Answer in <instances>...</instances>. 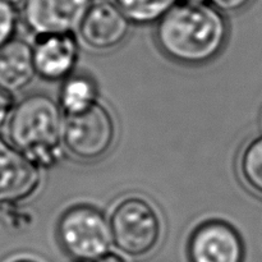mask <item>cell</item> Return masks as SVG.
<instances>
[{
  "label": "cell",
  "mask_w": 262,
  "mask_h": 262,
  "mask_svg": "<svg viewBox=\"0 0 262 262\" xmlns=\"http://www.w3.org/2000/svg\"><path fill=\"white\" fill-rule=\"evenodd\" d=\"M227 18L210 3L177 2L156 22L159 50L171 61L202 66L220 55L228 40Z\"/></svg>",
  "instance_id": "obj_1"
},
{
  "label": "cell",
  "mask_w": 262,
  "mask_h": 262,
  "mask_svg": "<svg viewBox=\"0 0 262 262\" xmlns=\"http://www.w3.org/2000/svg\"><path fill=\"white\" fill-rule=\"evenodd\" d=\"M64 113L58 100L42 92L30 94L14 105L8 122L9 140L40 169H50L66 152Z\"/></svg>",
  "instance_id": "obj_2"
},
{
  "label": "cell",
  "mask_w": 262,
  "mask_h": 262,
  "mask_svg": "<svg viewBox=\"0 0 262 262\" xmlns=\"http://www.w3.org/2000/svg\"><path fill=\"white\" fill-rule=\"evenodd\" d=\"M113 245L124 256L150 255L163 237V219L150 200L129 194L114 205L109 215Z\"/></svg>",
  "instance_id": "obj_3"
},
{
  "label": "cell",
  "mask_w": 262,
  "mask_h": 262,
  "mask_svg": "<svg viewBox=\"0 0 262 262\" xmlns=\"http://www.w3.org/2000/svg\"><path fill=\"white\" fill-rule=\"evenodd\" d=\"M56 237L61 250L74 261L95 262L113 245L109 217L90 205H76L64 211Z\"/></svg>",
  "instance_id": "obj_4"
},
{
  "label": "cell",
  "mask_w": 262,
  "mask_h": 262,
  "mask_svg": "<svg viewBox=\"0 0 262 262\" xmlns=\"http://www.w3.org/2000/svg\"><path fill=\"white\" fill-rule=\"evenodd\" d=\"M117 140V127L110 110L97 101L77 114H64V150L74 160L92 163L110 152Z\"/></svg>",
  "instance_id": "obj_5"
},
{
  "label": "cell",
  "mask_w": 262,
  "mask_h": 262,
  "mask_svg": "<svg viewBox=\"0 0 262 262\" xmlns=\"http://www.w3.org/2000/svg\"><path fill=\"white\" fill-rule=\"evenodd\" d=\"M94 0H23V23L31 33L40 37L78 31Z\"/></svg>",
  "instance_id": "obj_6"
},
{
  "label": "cell",
  "mask_w": 262,
  "mask_h": 262,
  "mask_svg": "<svg viewBox=\"0 0 262 262\" xmlns=\"http://www.w3.org/2000/svg\"><path fill=\"white\" fill-rule=\"evenodd\" d=\"M189 262H243L245 243L234 227L223 220L197 225L187 245Z\"/></svg>",
  "instance_id": "obj_7"
},
{
  "label": "cell",
  "mask_w": 262,
  "mask_h": 262,
  "mask_svg": "<svg viewBox=\"0 0 262 262\" xmlns=\"http://www.w3.org/2000/svg\"><path fill=\"white\" fill-rule=\"evenodd\" d=\"M130 30V20L110 0L92 2L78 28L82 42L94 51H110L122 45Z\"/></svg>",
  "instance_id": "obj_8"
},
{
  "label": "cell",
  "mask_w": 262,
  "mask_h": 262,
  "mask_svg": "<svg viewBox=\"0 0 262 262\" xmlns=\"http://www.w3.org/2000/svg\"><path fill=\"white\" fill-rule=\"evenodd\" d=\"M40 184V168L12 142L0 137V206L26 201Z\"/></svg>",
  "instance_id": "obj_9"
},
{
  "label": "cell",
  "mask_w": 262,
  "mask_h": 262,
  "mask_svg": "<svg viewBox=\"0 0 262 262\" xmlns=\"http://www.w3.org/2000/svg\"><path fill=\"white\" fill-rule=\"evenodd\" d=\"M78 56V41L74 33L40 36L33 46L36 73L50 82L64 81L73 74Z\"/></svg>",
  "instance_id": "obj_10"
},
{
  "label": "cell",
  "mask_w": 262,
  "mask_h": 262,
  "mask_svg": "<svg viewBox=\"0 0 262 262\" xmlns=\"http://www.w3.org/2000/svg\"><path fill=\"white\" fill-rule=\"evenodd\" d=\"M37 76L33 60V46L20 38H13L0 48V87L9 92L22 91Z\"/></svg>",
  "instance_id": "obj_11"
},
{
  "label": "cell",
  "mask_w": 262,
  "mask_h": 262,
  "mask_svg": "<svg viewBox=\"0 0 262 262\" xmlns=\"http://www.w3.org/2000/svg\"><path fill=\"white\" fill-rule=\"evenodd\" d=\"M58 101L64 114H77L90 109L99 101L94 79L87 74H71L64 79Z\"/></svg>",
  "instance_id": "obj_12"
},
{
  "label": "cell",
  "mask_w": 262,
  "mask_h": 262,
  "mask_svg": "<svg viewBox=\"0 0 262 262\" xmlns=\"http://www.w3.org/2000/svg\"><path fill=\"white\" fill-rule=\"evenodd\" d=\"M130 23L151 25L156 23L178 0H113Z\"/></svg>",
  "instance_id": "obj_13"
},
{
  "label": "cell",
  "mask_w": 262,
  "mask_h": 262,
  "mask_svg": "<svg viewBox=\"0 0 262 262\" xmlns=\"http://www.w3.org/2000/svg\"><path fill=\"white\" fill-rule=\"evenodd\" d=\"M238 166L248 188L262 197V135L252 138L243 147Z\"/></svg>",
  "instance_id": "obj_14"
},
{
  "label": "cell",
  "mask_w": 262,
  "mask_h": 262,
  "mask_svg": "<svg viewBox=\"0 0 262 262\" xmlns=\"http://www.w3.org/2000/svg\"><path fill=\"white\" fill-rule=\"evenodd\" d=\"M19 17L17 3L13 0H0V48L14 38Z\"/></svg>",
  "instance_id": "obj_15"
},
{
  "label": "cell",
  "mask_w": 262,
  "mask_h": 262,
  "mask_svg": "<svg viewBox=\"0 0 262 262\" xmlns=\"http://www.w3.org/2000/svg\"><path fill=\"white\" fill-rule=\"evenodd\" d=\"M13 109H14V100L12 92L0 87V129L9 122Z\"/></svg>",
  "instance_id": "obj_16"
},
{
  "label": "cell",
  "mask_w": 262,
  "mask_h": 262,
  "mask_svg": "<svg viewBox=\"0 0 262 262\" xmlns=\"http://www.w3.org/2000/svg\"><path fill=\"white\" fill-rule=\"evenodd\" d=\"M253 0H209L210 4L224 14L237 13L245 9Z\"/></svg>",
  "instance_id": "obj_17"
},
{
  "label": "cell",
  "mask_w": 262,
  "mask_h": 262,
  "mask_svg": "<svg viewBox=\"0 0 262 262\" xmlns=\"http://www.w3.org/2000/svg\"><path fill=\"white\" fill-rule=\"evenodd\" d=\"M95 262H128L124 255L120 252H115V251H107L106 253L97 258Z\"/></svg>",
  "instance_id": "obj_18"
},
{
  "label": "cell",
  "mask_w": 262,
  "mask_h": 262,
  "mask_svg": "<svg viewBox=\"0 0 262 262\" xmlns=\"http://www.w3.org/2000/svg\"><path fill=\"white\" fill-rule=\"evenodd\" d=\"M9 262H40L38 260H36V258H32V257H17V258H13V260H10Z\"/></svg>",
  "instance_id": "obj_19"
},
{
  "label": "cell",
  "mask_w": 262,
  "mask_h": 262,
  "mask_svg": "<svg viewBox=\"0 0 262 262\" xmlns=\"http://www.w3.org/2000/svg\"><path fill=\"white\" fill-rule=\"evenodd\" d=\"M178 2H183V3H194V4H199V3H209V0H178Z\"/></svg>",
  "instance_id": "obj_20"
},
{
  "label": "cell",
  "mask_w": 262,
  "mask_h": 262,
  "mask_svg": "<svg viewBox=\"0 0 262 262\" xmlns=\"http://www.w3.org/2000/svg\"><path fill=\"white\" fill-rule=\"evenodd\" d=\"M13 2H15V3H18V2H23V0H13Z\"/></svg>",
  "instance_id": "obj_21"
},
{
  "label": "cell",
  "mask_w": 262,
  "mask_h": 262,
  "mask_svg": "<svg viewBox=\"0 0 262 262\" xmlns=\"http://www.w3.org/2000/svg\"><path fill=\"white\" fill-rule=\"evenodd\" d=\"M76 262H82V261H76Z\"/></svg>",
  "instance_id": "obj_22"
}]
</instances>
